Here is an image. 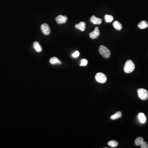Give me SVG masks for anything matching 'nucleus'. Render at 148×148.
Segmentation results:
<instances>
[{
  "label": "nucleus",
  "instance_id": "nucleus-1",
  "mask_svg": "<svg viewBox=\"0 0 148 148\" xmlns=\"http://www.w3.org/2000/svg\"><path fill=\"white\" fill-rule=\"evenodd\" d=\"M135 69V65L133 61L128 60L126 62L124 67V71L126 73H131Z\"/></svg>",
  "mask_w": 148,
  "mask_h": 148
},
{
  "label": "nucleus",
  "instance_id": "nucleus-2",
  "mask_svg": "<svg viewBox=\"0 0 148 148\" xmlns=\"http://www.w3.org/2000/svg\"><path fill=\"white\" fill-rule=\"evenodd\" d=\"M99 52L101 55L103 56L104 58H110L111 55V52L110 50L107 47L101 45L99 48Z\"/></svg>",
  "mask_w": 148,
  "mask_h": 148
},
{
  "label": "nucleus",
  "instance_id": "nucleus-3",
  "mask_svg": "<svg viewBox=\"0 0 148 148\" xmlns=\"http://www.w3.org/2000/svg\"><path fill=\"white\" fill-rule=\"evenodd\" d=\"M139 97L141 100H145L148 98V91L144 88H139L137 90Z\"/></svg>",
  "mask_w": 148,
  "mask_h": 148
},
{
  "label": "nucleus",
  "instance_id": "nucleus-4",
  "mask_svg": "<svg viewBox=\"0 0 148 148\" xmlns=\"http://www.w3.org/2000/svg\"><path fill=\"white\" fill-rule=\"evenodd\" d=\"M95 79L97 82L101 84L106 82L107 80L106 76L104 73L102 72L97 73L95 76Z\"/></svg>",
  "mask_w": 148,
  "mask_h": 148
},
{
  "label": "nucleus",
  "instance_id": "nucleus-5",
  "mask_svg": "<svg viewBox=\"0 0 148 148\" xmlns=\"http://www.w3.org/2000/svg\"><path fill=\"white\" fill-rule=\"evenodd\" d=\"M41 30L42 32L46 36H48L50 33V28L48 25L46 23L42 24L41 26Z\"/></svg>",
  "mask_w": 148,
  "mask_h": 148
},
{
  "label": "nucleus",
  "instance_id": "nucleus-6",
  "mask_svg": "<svg viewBox=\"0 0 148 148\" xmlns=\"http://www.w3.org/2000/svg\"><path fill=\"white\" fill-rule=\"evenodd\" d=\"M68 17L66 16L59 15L56 18V20L58 24H63L66 23L68 21Z\"/></svg>",
  "mask_w": 148,
  "mask_h": 148
},
{
  "label": "nucleus",
  "instance_id": "nucleus-7",
  "mask_svg": "<svg viewBox=\"0 0 148 148\" xmlns=\"http://www.w3.org/2000/svg\"><path fill=\"white\" fill-rule=\"evenodd\" d=\"M100 32L98 27H96L94 31L89 33V36L92 39H95L97 38L100 36Z\"/></svg>",
  "mask_w": 148,
  "mask_h": 148
},
{
  "label": "nucleus",
  "instance_id": "nucleus-8",
  "mask_svg": "<svg viewBox=\"0 0 148 148\" xmlns=\"http://www.w3.org/2000/svg\"><path fill=\"white\" fill-rule=\"evenodd\" d=\"M91 22L94 24L100 25L102 23V20L101 19L98 18L93 15L91 17L90 19Z\"/></svg>",
  "mask_w": 148,
  "mask_h": 148
},
{
  "label": "nucleus",
  "instance_id": "nucleus-9",
  "mask_svg": "<svg viewBox=\"0 0 148 148\" xmlns=\"http://www.w3.org/2000/svg\"><path fill=\"white\" fill-rule=\"evenodd\" d=\"M86 24L84 22H80L79 24L75 25V27L77 29L82 31H84L86 29Z\"/></svg>",
  "mask_w": 148,
  "mask_h": 148
},
{
  "label": "nucleus",
  "instance_id": "nucleus-10",
  "mask_svg": "<svg viewBox=\"0 0 148 148\" xmlns=\"http://www.w3.org/2000/svg\"><path fill=\"white\" fill-rule=\"evenodd\" d=\"M137 26L140 29H144L148 27V23L147 22L145 21H143L142 22L139 23Z\"/></svg>",
  "mask_w": 148,
  "mask_h": 148
},
{
  "label": "nucleus",
  "instance_id": "nucleus-11",
  "mask_svg": "<svg viewBox=\"0 0 148 148\" xmlns=\"http://www.w3.org/2000/svg\"><path fill=\"white\" fill-rule=\"evenodd\" d=\"M113 25L114 26V28L117 30L121 31L122 29V25L120 23L117 21H115V22L113 23Z\"/></svg>",
  "mask_w": 148,
  "mask_h": 148
},
{
  "label": "nucleus",
  "instance_id": "nucleus-12",
  "mask_svg": "<svg viewBox=\"0 0 148 148\" xmlns=\"http://www.w3.org/2000/svg\"><path fill=\"white\" fill-rule=\"evenodd\" d=\"M33 47L36 49L38 52H41L42 50V47L41 45H40L39 43L38 42H35L33 43Z\"/></svg>",
  "mask_w": 148,
  "mask_h": 148
},
{
  "label": "nucleus",
  "instance_id": "nucleus-13",
  "mask_svg": "<svg viewBox=\"0 0 148 148\" xmlns=\"http://www.w3.org/2000/svg\"><path fill=\"white\" fill-rule=\"evenodd\" d=\"M122 116V113L121 112H117L114 114V115H112L111 116V119L114 120L115 119H117L120 118Z\"/></svg>",
  "mask_w": 148,
  "mask_h": 148
},
{
  "label": "nucleus",
  "instance_id": "nucleus-14",
  "mask_svg": "<svg viewBox=\"0 0 148 148\" xmlns=\"http://www.w3.org/2000/svg\"><path fill=\"white\" fill-rule=\"evenodd\" d=\"M139 119L142 123H145L146 121V118L145 116L143 113H140L138 115Z\"/></svg>",
  "mask_w": 148,
  "mask_h": 148
},
{
  "label": "nucleus",
  "instance_id": "nucleus-15",
  "mask_svg": "<svg viewBox=\"0 0 148 148\" xmlns=\"http://www.w3.org/2000/svg\"><path fill=\"white\" fill-rule=\"evenodd\" d=\"M105 19L107 23L111 22L113 20L114 17L112 15L106 14L105 16Z\"/></svg>",
  "mask_w": 148,
  "mask_h": 148
},
{
  "label": "nucleus",
  "instance_id": "nucleus-16",
  "mask_svg": "<svg viewBox=\"0 0 148 148\" xmlns=\"http://www.w3.org/2000/svg\"><path fill=\"white\" fill-rule=\"evenodd\" d=\"M144 139L142 137H138L135 140V144L137 146H140L142 143L144 142Z\"/></svg>",
  "mask_w": 148,
  "mask_h": 148
},
{
  "label": "nucleus",
  "instance_id": "nucleus-17",
  "mask_svg": "<svg viewBox=\"0 0 148 148\" xmlns=\"http://www.w3.org/2000/svg\"><path fill=\"white\" fill-rule=\"evenodd\" d=\"M50 63L52 64H55L57 63H59V64L61 63L60 61L56 57H54L51 58L50 59Z\"/></svg>",
  "mask_w": 148,
  "mask_h": 148
},
{
  "label": "nucleus",
  "instance_id": "nucleus-18",
  "mask_svg": "<svg viewBox=\"0 0 148 148\" xmlns=\"http://www.w3.org/2000/svg\"><path fill=\"white\" fill-rule=\"evenodd\" d=\"M108 144L111 147H116L118 146V142L115 140H111L108 142Z\"/></svg>",
  "mask_w": 148,
  "mask_h": 148
},
{
  "label": "nucleus",
  "instance_id": "nucleus-19",
  "mask_svg": "<svg viewBox=\"0 0 148 148\" xmlns=\"http://www.w3.org/2000/svg\"><path fill=\"white\" fill-rule=\"evenodd\" d=\"M88 61L86 59H83L81 61V63L80 64V66H86L88 64Z\"/></svg>",
  "mask_w": 148,
  "mask_h": 148
},
{
  "label": "nucleus",
  "instance_id": "nucleus-20",
  "mask_svg": "<svg viewBox=\"0 0 148 148\" xmlns=\"http://www.w3.org/2000/svg\"><path fill=\"white\" fill-rule=\"evenodd\" d=\"M141 148H148V145L147 144V143L146 142H143L142 143V144L140 145Z\"/></svg>",
  "mask_w": 148,
  "mask_h": 148
},
{
  "label": "nucleus",
  "instance_id": "nucleus-21",
  "mask_svg": "<svg viewBox=\"0 0 148 148\" xmlns=\"http://www.w3.org/2000/svg\"><path fill=\"white\" fill-rule=\"evenodd\" d=\"M80 56V52L78 51H77L76 52H75L73 53L72 54V56L73 58H76L78 57L79 56Z\"/></svg>",
  "mask_w": 148,
  "mask_h": 148
}]
</instances>
